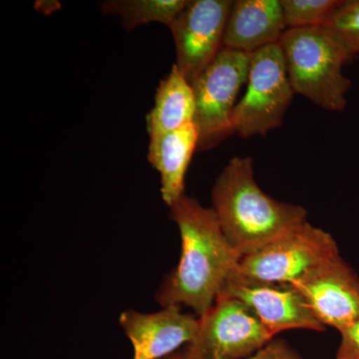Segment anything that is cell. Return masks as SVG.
Here are the masks:
<instances>
[{
	"mask_svg": "<svg viewBox=\"0 0 359 359\" xmlns=\"http://www.w3.org/2000/svg\"><path fill=\"white\" fill-rule=\"evenodd\" d=\"M294 94L280 44L255 52L245 95L238 101L231 116L233 133L248 139L278 129Z\"/></svg>",
	"mask_w": 359,
	"mask_h": 359,
	"instance_id": "obj_5",
	"label": "cell"
},
{
	"mask_svg": "<svg viewBox=\"0 0 359 359\" xmlns=\"http://www.w3.org/2000/svg\"><path fill=\"white\" fill-rule=\"evenodd\" d=\"M195 113L192 84L174 65L156 90L154 106L147 116L149 137L156 138L193 123Z\"/></svg>",
	"mask_w": 359,
	"mask_h": 359,
	"instance_id": "obj_14",
	"label": "cell"
},
{
	"mask_svg": "<svg viewBox=\"0 0 359 359\" xmlns=\"http://www.w3.org/2000/svg\"><path fill=\"white\" fill-rule=\"evenodd\" d=\"M341 4L339 0H280L287 29L321 27Z\"/></svg>",
	"mask_w": 359,
	"mask_h": 359,
	"instance_id": "obj_16",
	"label": "cell"
},
{
	"mask_svg": "<svg viewBox=\"0 0 359 359\" xmlns=\"http://www.w3.org/2000/svg\"><path fill=\"white\" fill-rule=\"evenodd\" d=\"M211 198L224 236L241 255L309 222L304 207L273 199L262 190L249 156H235L229 161L212 186Z\"/></svg>",
	"mask_w": 359,
	"mask_h": 359,
	"instance_id": "obj_2",
	"label": "cell"
},
{
	"mask_svg": "<svg viewBox=\"0 0 359 359\" xmlns=\"http://www.w3.org/2000/svg\"><path fill=\"white\" fill-rule=\"evenodd\" d=\"M163 359H186L185 353L184 351H176V353L171 354V355L167 356V358Z\"/></svg>",
	"mask_w": 359,
	"mask_h": 359,
	"instance_id": "obj_21",
	"label": "cell"
},
{
	"mask_svg": "<svg viewBox=\"0 0 359 359\" xmlns=\"http://www.w3.org/2000/svg\"><path fill=\"white\" fill-rule=\"evenodd\" d=\"M337 255L339 250L334 238L306 222L287 235L242 255L228 278L294 285Z\"/></svg>",
	"mask_w": 359,
	"mask_h": 359,
	"instance_id": "obj_4",
	"label": "cell"
},
{
	"mask_svg": "<svg viewBox=\"0 0 359 359\" xmlns=\"http://www.w3.org/2000/svg\"><path fill=\"white\" fill-rule=\"evenodd\" d=\"M119 323L133 346V359H163L195 339L200 318L170 306L153 313L129 309L123 311Z\"/></svg>",
	"mask_w": 359,
	"mask_h": 359,
	"instance_id": "obj_11",
	"label": "cell"
},
{
	"mask_svg": "<svg viewBox=\"0 0 359 359\" xmlns=\"http://www.w3.org/2000/svg\"><path fill=\"white\" fill-rule=\"evenodd\" d=\"M169 208L170 218L181 235L182 254L155 299L162 308L186 306L202 318L214 306L242 255L224 236L212 208L186 194Z\"/></svg>",
	"mask_w": 359,
	"mask_h": 359,
	"instance_id": "obj_1",
	"label": "cell"
},
{
	"mask_svg": "<svg viewBox=\"0 0 359 359\" xmlns=\"http://www.w3.org/2000/svg\"><path fill=\"white\" fill-rule=\"evenodd\" d=\"M292 285L325 327L340 332L359 320V276L340 255Z\"/></svg>",
	"mask_w": 359,
	"mask_h": 359,
	"instance_id": "obj_9",
	"label": "cell"
},
{
	"mask_svg": "<svg viewBox=\"0 0 359 359\" xmlns=\"http://www.w3.org/2000/svg\"><path fill=\"white\" fill-rule=\"evenodd\" d=\"M321 27L346 50L353 60L359 57V0H346Z\"/></svg>",
	"mask_w": 359,
	"mask_h": 359,
	"instance_id": "obj_17",
	"label": "cell"
},
{
	"mask_svg": "<svg viewBox=\"0 0 359 359\" xmlns=\"http://www.w3.org/2000/svg\"><path fill=\"white\" fill-rule=\"evenodd\" d=\"M287 29L280 0H237L231 4L224 47L252 54L278 44Z\"/></svg>",
	"mask_w": 359,
	"mask_h": 359,
	"instance_id": "obj_12",
	"label": "cell"
},
{
	"mask_svg": "<svg viewBox=\"0 0 359 359\" xmlns=\"http://www.w3.org/2000/svg\"><path fill=\"white\" fill-rule=\"evenodd\" d=\"M219 294L244 302L273 337L285 330L325 332L327 328L292 285L249 283L228 278Z\"/></svg>",
	"mask_w": 359,
	"mask_h": 359,
	"instance_id": "obj_10",
	"label": "cell"
},
{
	"mask_svg": "<svg viewBox=\"0 0 359 359\" xmlns=\"http://www.w3.org/2000/svg\"><path fill=\"white\" fill-rule=\"evenodd\" d=\"M35 8L42 13H53L60 8V4L57 1H37Z\"/></svg>",
	"mask_w": 359,
	"mask_h": 359,
	"instance_id": "obj_20",
	"label": "cell"
},
{
	"mask_svg": "<svg viewBox=\"0 0 359 359\" xmlns=\"http://www.w3.org/2000/svg\"><path fill=\"white\" fill-rule=\"evenodd\" d=\"M278 44L295 94L330 112L346 109L351 81L344 67L351 59L325 28H289Z\"/></svg>",
	"mask_w": 359,
	"mask_h": 359,
	"instance_id": "obj_3",
	"label": "cell"
},
{
	"mask_svg": "<svg viewBox=\"0 0 359 359\" xmlns=\"http://www.w3.org/2000/svg\"><path fill=\"white\" fill-rule=\"evenodd\" d=\"M199 146L195 123L150 139L148 160L161 177V196L170 207L185 195V176Z\"/></svg>",
	"mask_w": 359,
	"mask_h": 359,
	"instance_id": "obj_13",
	"label": "cell"
},
{
	"mask_svg": "<svg viewBox=\"0 0 359 359\" xmlns=\"http://www.w3.org/2000/svg\"><path fill=\"white\" fill-rule=\"evenodd\" d=\"M187 4L188 0H108L101 4V11L119 18L126 30L149 23L170 27Z\"/></svg>",
	"mask_w": 359,
	"mask_h": 359,
	"instance_id": "obj_15",
	"label": "cell"
},
{
	"mask_svg": "<svg viewBox=\"0 0 359 359\" xmlns=\"http://www.w3.org/2000/svg\"><path fill=\"white\" fill-rule=\"evenodd\" d=\"M340 344L335 359H359V320L340 330Z\"/></svg>",
	"mask_w": 359,
	"mask_h": 359,
	"instance_id": "obj_18",
	"label": "cell"
},
{
	"mask_svg": "<svg viewBox=\"0 0 359 359\" xmlns=\"http://www.w3.org/2000/svg\"><path fill=\"white\" fill-rule=\"evenodd\" d=\"M248 359H304L283 339H273L261 351Z\"/></svg>",
	"mask_w": 359,
	"mask_h": 359,
	"instance_id": "obj_19",
	"label": "cell"
},
{
	"mask_svg": "<svg viewBox=\"0 0 359 359\" xmlns=\"http://www.w3.org/2000/svg\"><path fill=\"white\" fill-rule=\"evenodd\" d=\"M231 4V0H189L170 26L176 48L175 65L191 84L224 48Z\"/></svg>",
	"mask_w": 359,
	"mask_h": 359,
	"instance_id": "obj_8",
	"label": "cell"
},
{
	"mask_svg": "<svg viewBox=\"0 0 359 359\" xmlns=\"http://www.w3.org/2000/svg\"><path fill=\"white\" fill-rule=\"evenodd\" d=\"M252 54L224 47L192 84L198 150L217 147L233 134L231 116L241 89L247 84Z\"/></svg>",
	"mask_w": 359,
	"mask_h": 359,
	"instance_id": "obj_6",
	"label": "cell"
},
{
	"mask_svg": "<svg viewBox=\"0 0 359 359\" xmlns=\"http://www.w3.org/2000/svg\"><path fill=\"white\" fill-rule=\"evenodd\" d=\"M273 339L244 302L219 294L183 351L186 359H248Z\"/></svg>",
	"mask_w": 359,
	"mask_h": 359,
	"instance_id": "obj_7",
	"label": "cell"
}]
</instances>
